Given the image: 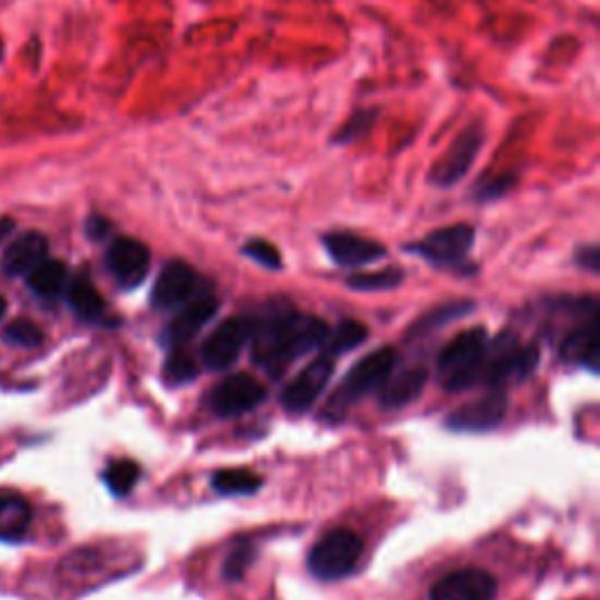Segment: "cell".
<instances>
[{
	"instance_id": "6da1fadb",
	"label": "cell",
	"mask_w": 600,
	"mask_h": 600,
	"mask_svg": "<svg viewBox=\"0 0 600 600\" xmlns=\"http://www.w3.org/2000/svg\"><path fill=\"white\" fill-rule=\"evenodd\" d=\"M329 327L319 317L282 310L254 325V362L272 376H282L286 366L325 343Z\"/></svg>"
},
{
	"instance_id": "7a4b0ae2",
	"label": "cell",
	"mask_w": 600,
	"mask_h": 600,
	"mask_svg": "<svg viewBox=\"0 0 600 600\" xmlns=\"http://www.w3.org/2000/svg\"><path fill=\"white\" fill-rule=\"evenodd\" d=\"M486 352L488 333L481 327L455 335L453 341L443 347L437 364V374L443 390L460 392L479 380L483 374Z\"/></svg>"
},
{
	"instance_id": "3957f363",
	"label": "cell",
	"mask_w": 600,
	"mask_h": 600,
	"mask_svg": "<svg viewBox=\"0 0 600 600\" xmlns=\"http://www.w3.org/2000/svg\"><path fill=\"white\" fill-rule=\"evenodd\" d=\"M364 553V540L350 528H338L327 532L321 540L313 547L310 559V573L325 581H333L347 577L355 571L359 559Z\"/></svg>"
},
{
	"instance_id": "277c9868",
	"label": "cell",
	"mask_w": 600,
	"mask_h": 600,
	"mask_svg": "<svg viewBox=\"0 0 600 600\" xmlns=\"http://www.w3.org/2000/svg\"><path fill=\"white\" fill-rule=\"evenodd\" d=\"M483 146L486 127L481 120H476L453 138L449 150L443 152V158L432 167V172H429V183L437 188L457 186V183L469 174V169L476 164V160H479Z\"/></svg>"
},
{
	"instance_id": "5b68a950",
	"label": "cell",
	"mask_w": 600,
	"mask_h": 600,
	"mask_svg": "<svg viewBox=\"0 0 600 600\" xmlns=\"http://www.w3.org/2000/svg\"><path fill=\"white\" fill-rule=\"evenodd\" d=\"M537 362H540V352L535 347L521 345L514 335H502L495 347L488 345L481 378L492 388H502L528 378Z\"/></svg>"
},
{
	"instance_id": "8992f818",
	"label": "cell",
	"mask_w": 600,
	"mask_h": 600,
	"mask_svg": "<svg viewBox=\"0 0 600 600\" xmlns=\"http://www.w3.org/2000/svg\"><path fill=\"white\" fill-rule=\"evenodd\" d=\"M396 364V352L392 347H382L366 355L352 371L345 376L341 390L331 399V408H345L357 399L380 390V384L390 378Z\"/></svg>"
},
{
	"instance_id": "52a82bcc",
	"label": "cell",
	"mask_w": 600,
	"mask_h": 600,
	"mask_svg": "<svg viewBox=\"0 0 600 600\" xmlns=\"http://www.w3.org/2000/svg\"><path fill=\"white\" fill-rule=\"evenodd\" d=\"M474 228L467 223L445 225L408 246V252L423 256L434 266H457L469 256L474 246Z\"/></svg>"
},
{
	"instance_id": "ba28073f",
	"label": "cell",
	"mask_w": 600,
	"mask_h": 600,
	"mask_svg": "<svg viewBox=\"0 0 600 600\" xmlns=\"http://www.w3.org/2000/svg\"><path fill=\"white\" fill-rule=\"evenodd\" d=\"M254 321L244 317L225 319L209 333V338L203 345V359L211 368V371H223V368L233 366L246 343L252 341Z\"/></svg>"
},
{
	"instance_id": "9c48e42d",
	"label": "cell",
	"mask_w": 600,
	"mask_h": 600,
	"mask_svg": "<svg viewBox=\"0 0 600 600\" xmlns=\"http://www.w3.org/2000/svg\"><path fill=\"white\" fill-rule=\"evenodd\" d=\"M266 388L249 374L223 378L209 394V408L221 418H235L264 404Z\"/></svg>"
},
{
	"instance_id": "30bf717a",
	"label": "cell",
	"mask_w": 600,
	"mask_h": 600,
	"mask_svg": "<svg viewBox=\"0 0 600 600\" xmlns=\"http://www.w3.org/2000/svg\"><path fill=\"white\" fill-rule=\"evenodd\" d=\"M333 376V359L321 355L319 359L307 364L303 371L291 380L282 392V406L289 413H305L315 406L319 394L327 390Z\"/></svg>"
},
{
	"instance_id": "8fae6325",
	"label": "cell",
	"mask_w": 600,
	"mask_h": 600,
	"mask_svg": "<svg viewBox=\"0 0 600 600\" xmlns=\"http://www.w3.org/2000/svg\"><path fill=\"white\" fill-rule=\"evenodd\" d=\"M199 286V277L193 266L183 260H172L158 274L156 286H152L150 303L156 310H176L183 303H188Z\"/></svg>"
},
{
	"instance_id": "7c38bea8",
	"label": "cell",
	"mask_w": 600,
	"mask_h": 600,
	"mask_svg": "<svg viewBox=\"0 0 600 600\" xmlns=\"http://www.w3.org/2000/svg\"><path fill=\"white\" fill-rule=\"evenodd\" d=\"M106 266H109L120 286L134 289L146 280L150 268V252L144 242L134 237H115L109 252H106Z\"/></svg>"
},
{
	"instance_id": "4fadbf2b",
	"label": "cell",
	"mask_w": 600,
	"mask_h": 600,
	"mask_svg": "<svg viewBox=\"0 0 600 600\" xmlns=\"http://www.w3.org/2000/svg\"><path fill=\"white\" fill-rule=\"evenodd\" d=\"M498 581L490 573L469 567L439 579L429 598L432 600H495Z\"/></svg>"
},
{
	"instance_id": "5bb4252c",
	"label": "cell",
	"mask_w": 600,
	"mask_h": 600,
	"mask_svg": "<svg viewBox=\"0 0 600 600\" xmlns=\"http://www.w3.org/2000/svg\"><path fill=\"white\" fill-rule=\"evenodd\" d=\"M506 415V396L492 390L472 404L460 406L449 415V427L455 432H488L495 429Z\"/></svg>"
},
{
	"instance_id": "9a60e30c",
	"label": "cell",
	"mask_w": 600,
	"mask_h": 600,
	"mask_svg": "<svg viewBox=\"0 0 600 600\" xmlns=\"http://www.w3.org/2000/svg\"><path fill=\"white\" fill-rule=\"evenodd\" d=\"M217 310H219V301L213 298L209 291L195 294L188 303L181 305V313L169 321L164 338L174 347L186 345L199 333V329H203L213 315H217Z\"/></svg>"
},
{
	"instance_id": "2e32d148",
	"label": "cell",
	"mask_w": 600,
	"mask_h": 600,
	"mask_svg": "<svg viewBox=\"0 0 600 600\" xmlns=\"http://www.w3.org/2000/svg\"><path fill=\"white\" fill-rule=\"evenodd\" d=\"M325 249L331 260L343 268H364L376 264L384 254V246L376 240H368L355 233H329L325 235Z\"/></svg>"
},
{
	"instance_id": "e0dca14e",
	"label": "cell",
	"mask_w": 600,
	"mask_h": 600,
	"mask_svg": "<svg viewBox=\"0 0 600 600\" xmlns=\"http://www.w3.org/2000/svg\"><path fill=\"white\" fill-rule=\"evenodd\" d=\"M45 258H48V237L38 230H28L10 242L3 260H0V270L10 277H22L42 264Z\"/></svg>"
},
{
	"instance_id": "ac0fdd59",
	"label": "cell",
	"mask_w": 600,
	"mask_h": 600,
	"mask_svg": "<svg viewBox=\"0 0 600 600\" xmlns=\"http://www.w3.org/2000/svg\"><path fill=\"white\" fill-rule=\"evenodd\" d=\"M429 374L425 368H408V371H402L384 380L380 384V404L384 408H404L413 404L425 390Z\"/></svg>"
},
{
	"instance_id": "d6986e66",
	"label": "cell",
	"mask_w": 600,
	"mask_h": 600,
	"mask_svg": "<svg viewBox=\"0 0 600 600\" xmlns=\"http://www.w3.org/2000/svg\"><path fill=\"white\" fill-rule=\"evenodd\" d=\"M28 289L34 291L40 298H57L64 294L66 282H69V270L61 260H50L45 258L42 264H38L34 270L26 274Z\"/></svg>"
},
{
	"instance_id": "ffe728a7",
	"label": "cell",
	"mask_w": 600,
	"mask_h": 600,
	"mask_svg": "<svg viewBox=\"0 0 600 600\" xmlns=\"http://www.w3.org/2000/svg\"><path fill=\"white\" fill-rule=\"evenodd\" d=\"M30 526V504L22 495H0V540L17 542Z\"/></svg>"
},
{
	"instance_id": "44dd1931",
	"label": "cell",
	"mask_w": 600,
	"mask_h": 600,
	"mask_svg": "<svg viewBox=\"0 0 600 600\" xmlns=\"http://www.w3.org/2000/svg\"><path fill=\"white\" fill-rule=\"evenodd\" d=\"M366 338H368V331L364 325H359V321H355V319H345L333 331L327 333L325 343H321L319 347L325 350V357L335 359V357L347 355V352L359 347Z\"/></svg>"
},
{
	"instance_id": "7402d4cb",
	"label": "cell",
	"mask_w": 600,
	"mask_h": 600,
	"mask_svg": "<svg viewBox=\"0 0 600 600\" xmlns=\"http://www.w3.org/2000/svg\"><path fill=\"white\" fill-rule=\"evenodd\" d=\"M66 298H69V305L73 307V313L87 321L99 319L106 310L101 294L95 289V284L85 280V277H78V280H73L66 286Z\"/></svg>"
},
{
	"instance_id": "603a6c76",
	"label": "cell",
	"mask_w": 600,
	"mask_h": 600,
	"mask_svg": "<svg viewBox=\"0 0 600 600\" xmlns=\"http://www.w3.org/2000/svg\"><path fill=\"white\" fill-rule=\"evenodd\" d=\"M563 355L567 359H575L587 364V368L591 371H598V345H596V321L593 315L591 319L584 325L581 329H577L575 333H571L565 345H563Z\"/></svg>"
},
{
	"instance_id": "cb8c5ba5",
	"label": "cell",
	"mask_w": 600,
	"mask_h": 600,
	"mask_svg": "<svg viewBox=\"0 0 600 600\" xmlns=\"http://www.w3.org/2000/svg\"><path fill=\"white\" fill-rule=\"evenodd\" d=\"M260 483L264 481L249 469H219L211 476V486L221 495H252Z\"/></svg>"
},
{
	"instance_id": "d4e9b609",
	"label": "cell",
	"mask_w": 600,
	"mask_h": 600,
	"mask_svg": "<svg viewBox=\"0 0 600 600\" xmlns=\"http://www.w3.org/2000/svg\"><path fill=\"white\" fill-rule=\"evenodd\" d=\"M138 476H142V469H138L136 463H132V460H118V463L109 465V469L103 472V481L113 495L122 498L127 495L130 490H134V486L138 483Z\"/></svg>"
},
{
	"instance_id": "484cf974",
	"label": "cell",
	"mask_w": 600,
	"mask_h": 600,
	"mask_svg": "<svg viewBox=\"0 0 600 600\" xmlns=\"http://www.w3.org/2000/svg\"><path fill=\"white\" fill-rule=\"evenodd\" d=\"M378 118V111L374 109H366V111H357L355 115H352L345 125L341 130H335L331 144L333 146H350L359 142V138L374 127V122Z\"/></svg>"
},
{
	"instance_id": "4316f807",
	"label": "cell",
	"mask_w": 600,
	"mask_h": 600,
	"mask_svg": "<svg viewBox=\"0 0 600 600\" xmlns=\"http://www.w3.org/2000/svg\"><path fill=\"white\" fill-rule=\"evenodd\" d=\"M404 274L402 270H394V268H388V270H380V272H362V274H355L347 280V286L355 289V291H388V289H394L402 284Z\"/></svg>"
},
{
	"instance_id": "83f0119b",
	"label": "cell",
	"mask_w": 600,
	"mask_h": 600,
	"mask_svg": "<svg viewBox=\"0 0 600 600\" xmlns=\"http://www.w3.org/2000/svg\"><path fill=\"white\" fill-rule=\"evenodd\" d=\"M516 186V174H500V176H486L474 186V199L476 203H495V199L504 197Z\"/></svg>"
},
{
	"instance_id": "f1b7e54d",
	"label": "cell",
	"mask_w": 600,
	"mask_h": 600,
	"mask_svg": "<svg viewBox=\"0 0 600 600\" xmlns=\"http://www.w3.org/2000/svg\"><path fill=\"white\" fill-rule=\"evenodd\" d=\"M254 559H256L254 544L242 542L240 547H235L233 551L228 553V559L223 563V579L240 581L246 575V571H249V567H252Z\"/></svg>"
},
{
	"instance_id": "f546056e",
	"label": "cell",
	"mask_w": 600,
	"mask_h": 600,
	"mask_svg": "<svg viewBox=\"0 0 600 600\" xmlns=\"http://www.w3.org/2000/svg\"><path fill=\"white\" fill-rule=\"evenodd\" d=\"M242 254L246 258L256 260L258 266H264L268 270H280L282 268V254L277 249L274 244L266 242V240H249L242 246Z\"/></svg>"
},
{
	"instance_id": "4dcf8cb0",
	"label": "cell",
	"mask_w": 600,
	"mask_h": 600,
	"mask_svg": "<svg viewBox=\"0 0 600 600\" xmlns=\"http://www.w3.org/2000/svg\"><path fill=\"white\" fill-rule=\"evenodd\" d=\"M472 313V303H451V305H443V307H437V310L429 313L427 317H423L418 325H415V329H411V333H420V331H432L437 329L439 325H443V321H453L457 317H463Z\"/></svg>"
},
{
	"instance_id": "1f68e13d",
	"label": "cell",
	"mask_w": 600,
	"mask_h": 600,
	"mask_svg": "<svg viewBox=\"0 0 600 600\" xmlns=\"http://www.w3.org/2000/svg\"><path fill=\"white\" fill-rule=\"evenodd\" d=\"M5 341L20 347H36L42 343V331L28 319H14L5 329Z\"/></svg>"
},
{
	"instance_id": "d6a6232c",
	"label": "cell",
	"mask_w": 600,
	"mask_h": 600,
	"mask_svg": "<svg viewBox=\"0 0 600 600\" xmlns=\"http://www.w3.org/2000/svg\"><path fill=\"white\" fill-rule=\"evenodd\" d=\"M164 376H167L169 382H174V384H179V382H188V380H193V378L197 376V366H195V362L186 355V352L176 350L174 355H169V359H167V364H164Z\"/></svg>"
},
{
	"instance_id": "836d02e7",
	"label": "cell",
	"mask_w": 600,
	"mask_h": 600,
	"mask_svg": "<svg viewBox=\"0 0 600 600\" xmlns=\"http://www.w3.org/2000/svg\"><path fill=\"white\" fill-rule=\"evenodd\" d=\"M577 264L581 268H587L589 272H598L600 270V249L596 244H589V246H581V249L577 252Z\"/></svg>"
},
{
	"instance_id": "e575fe53",
	"label": "cell",
	"mask_w": 600,
	"mask_h": 600,
	"mask_svg": "<svg viewBox=\"0 0 600 600\" xmlns=\"http://www.w3.org/2000/svg\"><path fill=\"white\" fill-rule=\"evenodd\" d=\"M111 223L109 221H106L103 217H89L87 219V225H85V230H87V235L91 237V240H103L106 235H109L111 233Z\"/></svg>"
},
{
	"instance_id": "d590c367",
	"label": "cell",
	"mask_w": 600,
	"mask_h": 600,
	"mask_svg": "<svg viewBox=\"0 0 600 600\" xmlns=\"http://www.w3.org/2000/svg\"><path fill=\"white\" fill-rule=\"evenodd\" d=\"M14 230V221L12 219H0V242H3Z\"/></svg>"
},
{
	"instance_id": "8d00e7d4",
	"label": "cell",
	"mask_w": 600,
	"mask_h": 600,
	"mask_svg": "<svg viewBox=\"0 0 600 600\" xmlns=\"http://www.w3.org/2000/svg\"><path fill=\"white\" fill-rule=\"evenodd\" d=\"M5 310H8V303H5V298H0V319H3Z\"/></svg>"
}]
</instances>
